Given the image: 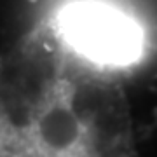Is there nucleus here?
Listing matches in <instances>:
<instances>
[{"label":"nucleus","mask_w":157,"mask_h":157,"mask_svg":"<svg viewBox=\"0 0 157 157\" xmlns=\"http://www.w3.org/2000/svg\"><path fill=\"white\" fill-rule=\"evenodd\" d=\"M59 33L77 54L107 67H124L141 51V30L124 11L103 2H75L58 17Z\"/></svg>","instance_id":"obj_1"}]
</instances>
